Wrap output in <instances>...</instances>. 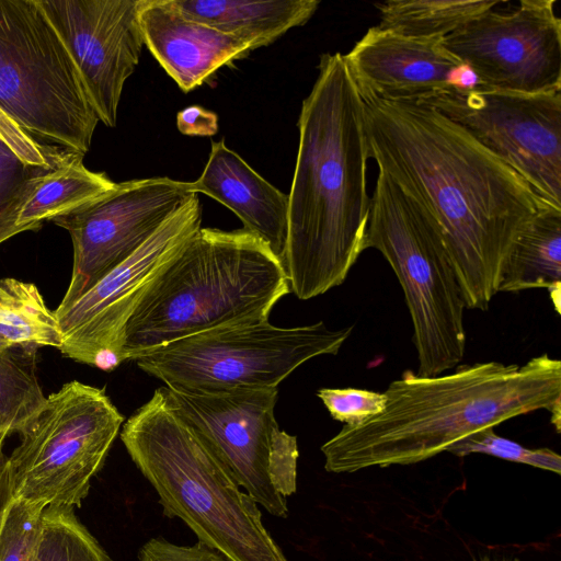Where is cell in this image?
Wrapping results in <instances>:
<instances>
[{"instance_id":"cell-1","label":"cell","mask_w":561,"mask_h":561,"mask_svg":"<svg viewBox=\"0 0 561 561\" xmlns=\"http://www.w3.org/2000/svg\"><path fill=\"white\" fill-rule=\"evenodd\" d=\"M363 101L369 158L437 226L467 309L488 310L514 244L552 205L433 106Z\"/></svg>"},{"instance_id":"cell-2","label":"cell","mask_w":561,"mask_h":561,"mask_svg":"<svg viewBox=\"0 0 561 561\" xmlns=\"http://www.w3.org/2000/svg\"><path fill=\"white\" fill-rule=\"evenodd\" d=\"M318 69L298 119L284 259L290 291L302 300L344 283L370 213L364 101L342 54H323Z\"/></svg>"},{"instance_id":"cell-3","label":"cell","mask_w":561,"mask_h":561,"mask_svg":"<svg viewBox=\"0 0 561 561\" xmlns=\"http://www.w3.org/2000/svg\"><path fill=\"white\" fill-rule=\"evenodd\" d=\"M383 393L380 414L345 424L321 446L328 472L413 465L507 420L551 412L561 407V362L545 353L524 365L477 363L432 377L405 370Z\"/></svg>"},{"instance_id":"cell-4","label":"cell","mask_w":561,"mask_h":561,"mask_svg":"<svg viewBox=\"0 0 561 561\" xmlns=\"http://www.w3.org/2000/svg\"><path fill=\"white\" fill-rule=\"evenodd\" d=\"M289 291L283 262L260 238L201 228L130 318L125 362L202 332L268 321Z\"/></svg>"},{"instance_id":"cell-5","label":"cell","mask_w":561,"mask_h":561,"mask_svg":"<svg viewBox=\"0 0 561 561\" xmlns=\"http://www.w3.org/2000/svg\"><path fill=\"white\" fill-rule=\"evenodd\" d=\"M121 439L159 495L198 541L228 561H288L262 523L257 503L158 388L123 425Z\"/></svg>"},{"instance_id":"cell-6","label":"cell","mask_w":561,"mask_h":561,"mask_svg":"<svg viewBox=\"0 0 561 561\" xmlns=\"http://www.w3.org/2000/svg\"><path fill=\"white\" fill-rule=\"evenodd\" d=\"M369 248L383 255L403 290L416 375L437 376L460 364L467 307L443 237L425 210L382 171L370 197L364 251Z\"/></svg>"},{"instance_id":"cell-7","label":"cell","mask_w":561,"mask_h":561,"mask_svg":"<svg viewBox=\"0 0 561 561\" xmlns=\"http://www.w3.org/2000/svg\"><path fill=\"white\" fill-rule=\"evenodd\" d=\"M0 110L61 163L90 149L99 117L38 0H0Z\"/></svg>"},{"instance_id":"cell-8","label":"cell","mask_w":561,"mask_h":561,"mask_svg":"<svg viewBox=\"0 0 561 561\" xmlns=\"http://www.w3.org/2000/svg\"><path fill=\"white\" fill-rule=\"evenodd\" d=\"M352 331L353 325L332 330L322 321L294 328L263 321L194 334L134 362L178 391L276 389L309 359L337 354Z\"/></svg>"},{"instance_id":"cell-9","label":"cell","mask_w":561,"mask_h":561,"mask_svg":"<svg viewBox=\"0 0 561 561\" xmlns=\"http://www.w3.org/2000/svg\"><path fill=\"white\" fill-rule=\"evenodd\" d=\"M124 423L103 389L73 380L49 394L8 456L13 497L80 506Z\"/></svg>"},{"instance_id":"cell-10","label":"cell","mask_w":561,"mask_h":561,"mask_svg":"<svg viewBox=\"0 0 561 561\" xmlns=\"http://www.w3.org/2000/svg\"><path fill=\"white\" fill-rule=\"evenodd\" d=\"M169 392L237 483L268 513L286 517V497L296 491L298 447L296 436L276 421L277 388Z\"/></svg>"},{"instance_id":"cell-11","label":"cell","mask_w":561,"mask_h":561,"mask_svg":"<svg viewBox=\"0 0 561 561\" xmlns=\"http://www.w3.org/2000/svg\"><path fill=\"white\" fill-rule=\"evenodd\" d=\"M201 228L202 205L192 194L130 256L56 314L61 354L105 371L124 363L130 318Z\"/></svg>"},{"instance_id":"cell-12","label":"cell","mask_w":561,"mask_h":561,"mask_svg":"<svg viewBox=\"0 0 561 561\" xmlns=\"http://www.w3.org/2000/svg\"><path fill=\"white\" fill-rule=\"evenodd\" d=\"M413 102L447 116L561 208V90L529 94L445 89Z\"/></svg>"},{"instance_id":"cell-13","label":"cell","mask_w":561,"mask_h":561,"mask_svg":"<svg viewBox=\"0 0 561 561\" xmlns=\"http://www.w3.org/2000/svg\"><path fill=\"white\" fill-rule=\"evenodd\" d=\"M192 194L190 182L167 176L130 180L54 218L73 245L70 283L55 314L67 311L130 256Z\"/></svg>"},{"instance_id":"cell-14","label":"cell","mask_w":561,"mask_h":561,"mask_svg":"<svg viewBox=\"0 0 561 561\" xmlns=\"http://www.w3.org/2000/svg\"><path fill=\"white\" fill-rule=\"evenodd\" d=\"M556 0H522L513 11L489 10L443 38L488 90H561V19Z\"/></svg>"},{"instance_id":"cell-15","label":"cell","mask_w":561,"mask_h":561,"mask_svg":"<svg viewBox=\"0 0 561 561\" xmlns=\"http://www.w3.org/2000/svg\"><path fill=\"white\" fill-rule=\"evenodd\" d=\"M141 0H38L69 51L99 121L117 122L124 84L142 50Z\"/></svg>"},{"instance_id":"cell-16","label":"cell","mask_w":561,"mask_h":561,"mask_svg":"<svg viewBox=\"0 0 561 561\" xmlns=\"http://www.w3.org/2000/svg\"><path fill=\"white\" fill-rule=\"evenodd\" d=\"M362 99L413 102L448 89L456 58L439 37H411L370 27L343 55Z\"/></svg>"},{"instance_id":"cell-17","label":"cell","mask_w":561,"mask_h":561,"mask_svg":"<svg viewBox=\"0 0 561 561\" xmlns=\"http://www.w3.org/2000/svg\"><path fill=\"white\" fill-rule=\"evenodd\" d=\"M138 21L144 44L184 92L257 48L252 41L186 18L172 0H141Z\"/></svg>"},{"instance_id":"cell-18","label":"cell","mask_w":561,"mask_h":561,"mask_svg":"<svg viewBox=\"0 0 561 561\" xmlns=\"http://www.w3.org/2000/svg\"><path fill=\"white\" fill-rule=\"evenodd\" d=\"M191 192L205 194L233 211L243 229L260 238L284 264L288 234V194L255 172L224 141L211 149Z\"/></svg>"},{"instance_id":"cell-19","label":"cell","mask_w":561,"mask_h":561,"mask_svg":"<svg viewBox=\"0 0 561 561\" xmlns=\"http://www.w3.org/2000/svg\"><path fill=\"white\" fill-rule=\"evenodd\" d=\"M186 18L222 33L252 41L257 48L272 44L317 11V0H172Z\"/></svg>"},{"instance_id":"cell-20","label":"cell","mask_w":561,"mask_h":561,"mask_svg":"<svg viewBox=\"0 0 561 561\" xmlns=\"http://www.w3.org/2000/svg\"><path fill=\"white\" fill-rule=\"evenodd\" d=\"M561 285V209L541 210L514 244L497 293H518Z\"/></svg>"},{"instance_id":"cell-21","label":"cell","mask_w":561,"mask_h":561,"mask_svg":"<svg viewBox=\"0 0 561 561\" xmlns=\"http://www.w3.org/2000/svg\"><path fill=\"white\" fill-rule=\"evenodd\" d=\"M104 173L87 169L82 158L41 173L24 198L16 224L27 230L41 227L44 220L71 213L115 186Z\"/></svg>"},{"instance_id":"cell-22","label":"cell","mask_w":561,"mask_h":561,"mask_svg":"<svg viewBox=\"0 0 561 561\" xmlns=\"http://www.w3.org/2000/svg\"><path fill=\"white\" fill-rule=\"evenodd\" d=\"M499 0H390L376 3L380 28L411 37H439L495 9Z\"/></svg>"},{"instance_id":"cell-23","label":"cell","mask_w":561,"mask_h":561,"mask_svg":"<svg viewBox=\"0 0 561 561\" xmlns=\"http://www.w3.org/2000/svg\"><path fill=\"white\" fill-rule=\"evenodd\" d=\"M37 348L23 344L0 348V434L5 436L26 431L46 402L36 376Z\"/></svg>"},{"instance_id":"cell-24","label":"cell","mask_w":561,"mask_h":561,"mask_svg":"<svg viewBox=\"0 0 561 561\" xmlns=\"http://www.w3.org/2000/svg\"><path fill=\"white\" fill-rule=\"evenodd\" d=\"M0 335L11 344L59 348L61 332L55 311L35 284L0 279Z\"/></svg>"},{"instance_id":"cell-25","label":"cell","mask_w":561,"mask_h":561,"mask_svg":"<svg viewBox=\"0 0 561 561\" xmlns=\"http://www.w3.org/2000/svg\"><path fill=\"white\" fill-rule=\"evenodd\" d=\"M30 561H112L71 508L46 507Z\"/></svg>"},{"instance_id":"cell-26","label":"cell","mask_w":561,"mask_h":561,"mask_svg":"<svg viewBox=\"0 0 561 561\" xmlns=\"http://www.w3.org/2000/svg\"><path fill=\"white\" fill-rule=\"evenodd\" d=\"M45 171L49 170L24 164L0 141V243L26 231L16 224L19 210L37 176Z\"/></svg>"},{"instance_id":"cell-27","label":"cell","mask_w":561,"mask_h":561,"mask_svg":"<svg viewBox=\"0 0 561 561\" xmlns=\"http://www.w3.org/2000/svg\"><path fill=\"white\" fill-rule=\"evenodd\" d=\"M447 451L465 457L471 454H484L508 461L528 465L539 469L561 473V457L549 448L530 449L485 428L450 446Z\"/></svg>"},{"instance_id":"cell-28","label":"cell","mask_w":561,"mask_h":561,"mask_svg":"<svg viewBox=\"0 0 561 561\" xmlns=\"http://www.w3.org/2000/svg\"><path fill=\"white\" fill-rule=\"evenodd\" d=\"M45 508L12 497L0 525V561L31 560Z\"/></svg>"},{"instance_id":"cell-29","label":"cell","mask_w":561,"mask_h":561,"mask_svg":"<svg viewBox=\"0 0 561 561\" xmlns=\"http://www.w3.org/2000/svg\"><path fill=\"white\" fill-rule=\"evenodd\" d=\"M317 396L331 417L346 425L358 424L380 414L387 402L383 392L356 388H321Z\"/></svg>"},{"instance_id":"cell-30","label":"cell","mask_w":561,"mask_h":561,"mask_svg":"<svg viewBox=\"0 0 561 561\" xmlns=\"http://www.w3.org/2000/svg\"><path fill=\"white\" fill-rule=\"evenodd\" d=\"M0 141L26 165L51 170L64 164L51 158L44 149L36 145L1 110Z\"/></svg>"},{"instance_id":"cell-31","label":"cell","mask_w":561,"mask_h":561,"mask_svg":"<svg viewBox=\"0 0 561 561\" xmlns=\"http://www.w3.org/2000/svg\"><path fill=\"white\" fill-rule=\"evenodd\" d=\"M139 561H228L221 553L198 541L193 546H178L163 538L146 542Z\"/></svg>"},{"instance_id":"cell-32","label":"cell","mask_w":561,"mask_h":561,"mask_svg":"<svg viewBox=\"0 0 561 561\" xmlns=\"http://www.w3.org/2000/svg\"><path fill=\"white\" fill-rule=\"evenodd\" d=\"M176 126L187 136H213L218 131V116L199 105H191L178 113Z\"/></svg>"},{"instance_id":"cell-33","label":"cell","mask_w":561,"mask_h":561,"mask_svg":"<svg viewBox=\"0 0 561 561\" xmlns=\"http://www.w3.org/2000/svg\"><path fill=\"white\" fill-rule=\"evenodd\" d=\"M447 87L457 92H471L484 89L476 71L465 62H458L451 68Z\"/></svg>"},{"instance_id":"cell-34","label":"cell","mask_w":561,"mask_h":561,"mask_svg":"<svg viewBox=\"0 0 561 561\" xmlns=\"http://www.w3.org/2000/svg\"><path fill=\"white\" fill-rule=\"evenodd\" d=\"M13 497V482L8 457L0 467V525L4 512Z\"/></svg>"},{"instance_id":"cell-35","label":"cell","mask_w":561,"mask_h":561,"mask_svg":"<svg viewBox=\"0 0 561 561\" xmlns=\"http://www.w3.org/2000/svg\"><path fill=\"white\" fill-rule=\"evenodd\" d=\"M549 291H550V297L552 299V302L556 306L557 312H560V301H561V299H560V293H561L560 285L554 286L553 288L549 289Z\"/></svg>"},{"instance_id":"cell-36","label":"cell","mask_w":561,"mask_h":561,"mask_svg":"<svg viewBox=\"0 0 561 561\" xmlns=\"http://www.w3.org/2000/svg\"><path fill=\"white\" fill-rule=\"evenodd\" d=\"M7 438L5 435L3 434H0V467L3 465V462L5 461L7 459V455L4 454L3 451V444H4V439Z\"/></svg>"},{"instance_id":"cell-37","label":"cell","mask_w":561,"mask_h":561,"mask_svg":"<svg viewBox=\"0 0 561 561\" xmlns=\"http://www.w3.org/2000/svg\"><path fill=\"white\" fill-rule=\"evenodd\" d=\"M11 345V343H9L7 340H4L1 335H0V348H3V347H7Z\"/></svg>"}]
</instances>
